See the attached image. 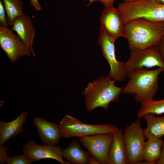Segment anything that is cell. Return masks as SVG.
Instances as JSON below:
<instances>
[{
    "instance_id": "2",
    "label": "cell",
    "mask_w": 164,
    "mask_h": 164,
    "mask_svg": "<svg viewBox=\"0 0 164 164\" xmlns=\"http://www.w3.org/2000/svg\"><path fill=\"white\" fill-rule=\"evenodd\" d=\"M163 72L164 70L161 67L153 70L144 68L136 69L121 94L134 95V99L138 103L152 100L158 90L159 76Z\"/></svg>"
},
{
    "instance_id": "32",
    "label": "cell",
    "mask_w": 164,
    "mask_h": 164,
    "mask_svg": "<svg viewBox=\"0 0 164 164\" xmlns=\"http://www.w3.org/2000/svg\"></svg>"
},
{
    "instance_id": "15",
    "label": "cell",
    "mask_w": 164,
    "mask_h": 164,
    "mask_svg": "<svg viewBox=\"0 0 164 164\" xmlns=\"http://www.w3.org/2000/svg\"><path fill=\"white\" fill-rule=\"evenodd\" d=\"M27 115L28 113L24 111L11 121L5 122L0 121V146H3L8 140L23 132V126Z\"/></svg>"
},
{
    "instance_id": "22",
    "label": "cell",
    "mask_w": 164,
    "mask_h": 164,
    "mask_svg": "<svg viewBox=\"0 0 164 164\" xmlns=\"http://www.w3.org/2000/svg\"><path fill=\"white\" fill-rule=\"evenodd\" d=\"M6 163L8 164H30L32 162L23 154L22 155L8 156L6 160Z\"/></svg>"
},
{
    "instance_id": "31",
    "label": "cell",
    "mask_w": 164,
    "mask_h": 164,
    "mask_svg": "<svg viewBox=\"0 0 164 164\" xmlns=\"http://www.w3.org/2000/svg\"><path fill=\"white\" fill-rule=\"evenodd\" d=\"M158 2L162 4H164V0H155Z\"/></svg>"
},
{
    "instance_id": "6",
    "label": "cell",
    "mask_w": 164,
    "mask_h": 164,
    "mask_svg": "<svg viewBox=\"0 0 164 164\" xmlns=\"http://www.w3.org/2000/svg\"><path fill=\"white\" fill-rule=\"evenodd\" d=\"M140 121L141 118H138L126 126L123 132L128 164H140L144 160L143 151L145 138Z\"/></svg>"
},
{
    "instance_id": "8",
    "label": "cell",
    "mask_w": 164,
    "mask_h": 164,
    "mask_svg": "<svg viewBox=\"0 0 164 164\" xmlns=\"http://www.w3.org/2000/svg\"><path fill=\"white\" fill-rule=\"evenodd\" d=\"M98 39L103 57L108 61L110 66V71L107 76L111 80L118 82L125 80L126 75L125 63L118 61L115 54V40L108 36L102 29Z\"/></svg>"
},
{
    "instance_id": "1",
    "label": "cell",
    "mask_w": 164,
    "mask_h": 164,
    "mask_svg": "<svg viewBox=\"0 0 164 164\" xmlns=\"http://www.w3.org/2000/svg\"><path fill=\"white\" fill-rule=\"evenodd\" d=\"M125 30L130 50H144L158 46L164 36V22L136 19L125 23Z\"/></svg>"
},
{
    "instance_id": "4",
    "label": "cell",
    "mask_w": 164,
    "mask_h": 164,
    "mask_svg": "<svg viewBox=\"0 0 164 164\" xmlns=\"http://www.w3.org/2000/svg\"><path fill=\"white\" fill-rule=\"evenodd\" d=\"M125 24L133 19H144L154 22H164V4L155 0L124 2L118 6Z\"/></svg>"
},
{
    "instance_id": "27",
    "label": "cell",
    "mask_w": 164,
    "mask_h": 164,
    "mask_svg": "<svg viewBox=\"0 0 164 164\" xmlns=\"http://www.w3.org/2000/svg\"><path fill=\"white\" fill-rule=\"evenodd\" d=\"M156 164H164V142L162 146L160 155Z\"/></svg>"
},
{
    "instance_id": "14",
    "label": "cell",
    "mask_w": 164,
    "mask_h": 164,
    "mask_svg": "<svg viewBox=\"0 0 164 164\" xmlns=\"http://www.w3.org/2000/svg\"><path fill=\"white\" fill-rule=\"evenodd\" d=\"M12 29L17 32L35 56L32 47L35 30L31 18L23 13L18 16L15 19Z\"/></svg>"
},
{
    "instance_id": "29",
    "label": "cell",
    "mask_w": 164,
    "mask_h": 164,
    "mask_svg": "<svg viewBox=\"0 0 164 164\" xmlns=\"http://www.w3.org/2000/svg\"><path fill=\"white\" fill-rule=\"evenodd\" d=\"M89 164H100L99 162L92 156H90L89 160Z\"/></svg>"
},
{
    "instance_id": "24",
    "label": "cell",
    "mask_w": 164,
    "mask_h": 164,
    "mask_svg": "<svg viewBox=\"0 0 164 164\" xmlns=\"http://www.w3.org/2000/svg\"><path fill=\"white\" fill-rule=\"evenodd\" d=\"M7 146H0V163H6V160L8 156L7 153Z\"/></svg>"
},
{
    "instance_id": "30",
    "label": "cell",
    "mask_w": 164,
    "mask_h": 164,
    "mask_svg": "<svg viewBox=\"0 0 164 164\" xmlns=\"http://www.w3.org/2000/svg\"><path fill=\"white\" fill-rule=\"evenodd\" d=\"M114 1L115 0H112ZM124 2H136L145 0H123Z\"/></svg>"
},
{
    "instance_id": "18",
    "label": "cell",
    "mask_w": 164,
    "mask_h": 164,
    "mask_svg": "<svg viewBox=\"0 0 164 164\" xmlns=\"http://www.w3.org/2000/svg\"><path fill=\"white\" fill-rule=\"evenodd\" d=\"M142 117L147 124L146 128L143 130L145 138H161L164 135V116L159 117L148 113Z\"/></svg>"
},
{
    "instance_id": "25",
    "label": "cell",
    "mask_w": 164,
    "mask_h": 164,
    "mask_svg": "<svg viewBox=\"0 0 164 164\" xmlns=\"http://www.w3.org/2000/svg\"><path fill=\"white\" fill-rule=\"evenodd\" d=\"M89 2L88 5L95 2H100L104 5L105 8L113 6L114 2L112 0H84Z\"/></svg>"
},
{
    "instance_id": "26",
    "label": "cell",
    "mask_w": 164,
    "mask_h": 164,
    "mask_svg": "<svg viewBox=\"0 0 164 164\" xmlns=\"http://www.w3.org/2000/svg\"><path fill=\"white\" fill-rule=\"evenodd\" d=\"M159 53L164 61V36L157 46Z\"/></svg>"
},
{
    "instance_id": "21",
    "label": "cell",
    "mask_w": 164,
    "mask_h": 164,
    "mask_svg": "<svg viewBox=\"0 0 164 164\" xmlns=\"http://www.w3.org/2000/svg\"><path fill=\"white\" fill-rule=\"evenodd\" d=\"M7 15L8 26H12L15 18L22 14L23 2L20 0H1Z\"/></svg>"
},
{
    "instance_id": "23",
    "label": "cell",
    "mask_w": 164,
    "mask_h": 164,
    "mask_svg": "<svg viewBox=\"0 0 164 164\" xmlns=\"http://www.w3.org/2000/svg\"><path fill=\"white\" fill-rule=\"evenodd\" d=\"M0 25L8 26L7 19L5 17L4 7L1 0H0Z\"/></svg>"
},
{
    "instance_id": "28",
    "label": "cell",
    "mask_w": 164,
    "mask_h": 164,
    "mask_svg": "<svg viewBox=\"0 0 164 164\" xmlns=\"http://www.w3.org/2000/svg\"><path fill=\"white\" fill-rule=\"evenodd\" d=\"M30 5L34 6L36 10L40 11L42 8L40 3L38 0H29Z\"/></svg>"
},
{
    "instance_id": "19",
    "label": "cell",
    "mask_w": 164,
    "mask_h": 164,
    "mask_svg": "<svg viewBox=\"0 0 164 164\" xmlns=\"http://www.w3.org/2000/svg\"><path fill=\"white\" fill-rule=\"evenodd\" d=\"M164 142L163 140L161 138L147 139L144 147V160L149 164H156L160 155Z\"/></svg>"
},
{
    "instance_id": "20",
    "label": "cell",
    "mask_w": 164,
    "mask_h": 164,
    "mask_svg": "<svg viewBox=\"0 0 164 164\" xmlns=\"http://www.w3.org/2000/svg\"><path fill=\"white\" fill-rule=\"evenodd\" d=\"M148 113L155 115L164 114V99L158 101L147 100L141 102L137 114L138 118H141Z\"/></svg>"
},
{
    "instance_id": "10",
    "label": "cell",
    "mask_w": 164,
    "mask_h": 164,
    "mask_svg": "<svg viewBox=\"0 0 164 164\" xmlns=\"http://www.w3.org/2000/svg\"><path fill=\"white\" fill-rule=\"evenodd\" d=\"M0 45L10 61L15 62L19 58L31 53L18 35L8 26H0Z\"/></svg>"
},
{
    "instance_id": "3",
    "label": "cell",
    "mask_w": 164,
    "mask_h": 164,
    "mask_svg": "<svg viewBox=\"0 0 164 164\" xmlns=\"http://www.w3.org/2000/svg\"><path fill=\"white\" fill-rule=\"evenodd\" d=\"M115 81L108 77H102L88 83L82 94L84 96L85 105L89 111L98 107L107 110L111 102L118 101L123 87L116 86Z\"/></svg>"
},
{
    "instance_id": "7",
    "label": "cell",
    "mask_w": 164,
    "mask_h": 164,
    "mask_svg": "<svg viewBox=\"0 0 164 164\" xmlns=\"http://www.w3.org/2000/svg\"><path fill=\"white\" fill-rule=\"evenodd\" d=\"M130 51V57L125 63L126 77L129 78L133 71L137 69L156 67L164 70V61L157 46L144 50L133 49Z\"/></svg>"
},
{
    "instance_id": "16",
    "label": "cell",
    "mask_w": 164,
    "mask_h": 164,
    "mask_svg": "<svg viewBox=\"0 0 164 164\" xmlns=\"http://www.w3.org/2000/svg\"><path fill=\"white\" fill-rule=\"evenodd\" d=\"M128 156L121 129L114 134L109 152V164H127Z\"/></svg>"
},
{
    "instance_id": "5",
    "label": "cell",
    "mask_w": 164,
    "mask_h": 164,
    "mask_svg": "<svg viewBox=\"0 0 164 164\" xmlns=\"http://www.w3.org/2000/svg\"><path fill=\"white\" fill-rule=\"evenodd\" d=\"M59 125L62 137L67 138H81L98 134H114L119 129L116 125L111 124L92 125L85 123L68 115L64 117Z\"/></svg>"
},
{
    "instance_id": "13",
    "label": "cell",
    "mask_w": 164,
    "mask_h": 164,
    "mask_svg": "<svg viewBox=\"0 0 164 164\" xmlns=\"http://www.w3.org/2000/svg\"><path fill=\"white\" fill-rule=\"evenodd\" d=\"M37 129V133L44 144L56 145L62 137L59 125L50 122L43 118L35 117L33 119Z\"/></svg>"
},
{
    "instance_id": "11",
    "label": "cell",
    "mask_w": 164,
    "mask_h": 164,
    "mask_svg": "<svg viewBox=\"0 0 164 164\" xmlns=\"http://www.w3.org/2000/svg\"><path fill=\"white\" fill-rule=\"evenodd\" d=\"M22 149L23 154L31 162L50 159H55L61 164H70L63 159L62 150L59 146L46 144L40 145L30 139L23 145Z\"/></svg>"
},
{
    "instance_id": "17",
    "label": "cell",
    "mask_w": 164,
    "mask_h": 164,
    "mask_svg": "<svg viewBox=\"0 0 164 164\" xmlns=\"http://www.w3.org/2000/svg\"><path fill=\"white\" fill-rule=\"evenodd\" d=\"M62 152L63 157L70 164H89L90 153L83 150L77 140L71 141L68 146L62 150Z\"/></svg>"
},
{
    "instance_id": "9",
    "label": "cell",
    "mask_w": 164,
    "mask_h": 164,
    "mask_svg": "<svg viewBox=\"0 0 164 164\" xmlns=\"http://www.w3.org/2000/svg\"><path fill=\"white\" fill-rule=\"evenodd\" d=\"M112 133L98 134L79 138V141L100 164H109V152Z\"/></svg>"
},
{
    "instance_id": "12",
    "label": "cell",
    "mask_w": 164,
    "mask_h": 164,
    "mask_svg": "<svg viewBox=\"0 0 164 164\" xmlns=\"http://www.w3.org/2000/svg\"><path fill=\"white\" fill-rule=\"evenodd\" d=\"M101 24L100 29L114 40L119 37L125 38V24L118 8H105L101 13Z\"/></svg>"
}]
</instances>
